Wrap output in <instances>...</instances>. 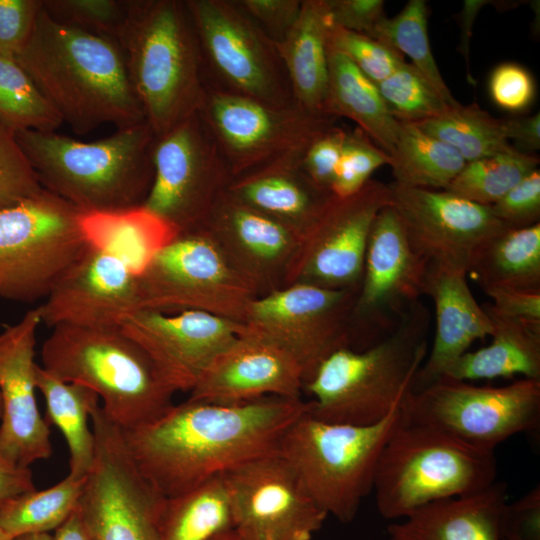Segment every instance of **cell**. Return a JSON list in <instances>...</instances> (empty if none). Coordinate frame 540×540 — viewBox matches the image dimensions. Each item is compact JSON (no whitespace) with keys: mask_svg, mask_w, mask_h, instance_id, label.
<instances>
[{"mask_svg":"<svg viewBox=\"0 0 540 540\" xmlns=\"http://www.w3.org/2000/svg\"><path fill=\"white\" fill-rule=\"evenodd\" d=\"M307 410L303 399L275 396L238 403L187 399L122 435L141 475L171 498L278 452L286 430Z\"/></svg>","mask_w":540,"mask_h":540,"instance_id":"1","label":"cell"},{"mask_svg":"<svg viewBox=\"0 0 540 540\" xmlns=\"http://www.w3.org/2000/svg\"><path fill=\"white\" fill-rule=\"evenodd\" d=\"M15 57L77 134L103 124L123 129L146 121L111 39L62 24L41 8L30 39Z\"/></svg>","mask_w":540,"mask_h":540,"instance_id":"2","label":"cell"},{"mask_svg":"<svg viewBox=\"0 0 540 540\" xmlns=\"http://www.w3.org/2000/svg\"><path fill=\"white\" fill-rule=\"evenodd\" d=\"M114 42L156 138L200 111L207 85L185 1H126Z\"/></svg>","mask_w":540,"mask_h":540,"instance_id":"3","label":"cell"},{"mask_svg":"<svg viewBox=\"0 0 540 540\" xmlns=\"http://www.w3.org/2000/svg\"><path fill=\"white\" fill-rule=\"evenodd\" d=\"M430 314L418 301L395 329L362 350L333 352L303 384L308 413L325 422L358 426L382 421L413 389L428 354Z\"/></svg>","mask_w":540,"mask_h":540,"instance_id":"4","label":"cell"},{"mask_svg":"<svg viewBox=\"0 0 540 540\" xmlns=\"http://www.w3.org/2000/svg\"><path fill=\"white\" fill-rule=\"evenodd\" d=\"M15 135L42 187L81 211L142 205L149 193L156 136L146 121L92 142L56 132Z\"/></svg>","mask_w":540,"mask_h":540,"instance_id":"5","label":"cell"},{"mask_svg":"<svg viewBox=\"0 0 540 540\" xmlns=\"http://www.w3.org/2000/svg\"><path fill=\"white\" fill-rule=\"evenodd\" d=\"M41 360L57 379L95 392L121 429L149 423L173 405L176 391L120 327L57 325L42 344Z\"/></svg>","mask_w":540,"mask_h":540,"instance_id":"6","label":"cell"},{"mask_svg":"<svg viewBox=\"0 0 540 540\" xmlns=\"http://www.w3.org/2000/svg\"><path fill=\"white\" fill-rule=\"evenodd\" d=\"M496 477L494 451L402 417L381 452L372 492L380 515L398 521L431 503L479 492Z\"/></svg>","mask_w":540,"mask_h":540,"instance_id":"7","label":"cell"},{"mask_svg":"<svg viewBox=\"0 0 540 540\" xmlns=\"http://www.w3.org/2000/svg\"><path fill=\"white\" fill-rule=\"evenodd\" d=\"M401 405L367 426L325 422L307 410L284 433L278 453L328 516L341 523L356 517L373 491L381 452L402 420Z\"/></svg>","mask_w":540,"mask_h":540,"instance_id":"8","label":"cell"},{"mask_svg":"<svg viewBox=\"0 0 540 540\" xmlns=\"http://www.w3.org/2000/svg\"><path fill=\"white\" fill-rule=\"evenodd\" d=\"M81 210L43 190L0 210V296L33 302L48 295L86 250Z\"/></svg>","mask_w":540,"mask_h":540,"instance_id":"9","label":"cell"},{"mask_svg":"<svg viewBox=\"0 0 540 540\" xmlns=\"http://www.w3.org/2000/svg\"><path fill=\"white\" fill-rule=\"evenodd\" d=\"M406 421L435 427L473 447L494 451L510 437L539 429L540 379L477 386L440 377L411 390L401 405Z\"/></svg>","mask_w":540,"mask_h":540,"instance_id":"10","label":"cell"},{"mask_svg":"<svg viewBox=\"0 0 540 540\" xmlns=\"http://www.w3.org/2000/svg\"><path fill=\"white\" fill-rule=\"evenodd\" d=\"M206 85L275 106L296 104L277 44L237 1L185 0Z\"/></svg>","mask_w":540,"mask_h":540,"instance_id":"11","label":"cell"},{"mask_svg":"<svg viewBox=\"0 0 540 540\" xmlns=\"http://www.w3.org/2000/svg\"><path fill=\"white\" fill-rule=\"evenodd\" d=\"M141 309L193 310L245 324L257 297L204 228L179 233L138 275Z\"/></svg>","mask_w":540,"mask_h":540,"instance_id":"12","label":"cell"},{"mask_svg":"<svg viewBox=\"0 0 540 540\" xmlns=\"http://www.w3.org/2000/svg\"><path fill=\"white\" fill-rule=\"evenodd\" d=\"M216 140L231 179L272 163L302 159L336 118L297 104L275 106L207 87L198 112Z\"/></svg>","mask_w":540,"mask_h":540,"instance_id":"13","label":"cell"},{"mask_svg":"<svg viewBox=\"0 0 540 540\" xmlns=\"http://www.w3.org/2000/svg\"><path fill=\"white\" fill-rule=\"evenodd\" d=\"M153 169L143 205L179 233L203 227L231 180L226 160L199 113L156 138Z\"/></svg>","mask_w":540,"mask_h":540,"instance_id":"14","label":"cell"},{"mask_svg":"<svg viewBox=\"0 0 540 540\" xmlns=\"http://www.w3.org/2000/svg\"><path fill=\"white\" fill-rule=\"evenodd\" d=\"M357 294V290L290 284L256 297L245 325L291 355L305 383L333 352L352 348Z\"/></svg>","mask_w":540,"mask_h":540,"instance_id":"15","label":"cell"},{"mask_svg":"<svg viewBox=\"0 0 540 540\" xmlns=\"http://www.w3.org/2000/svg\"><path fill=\"white\" fill-rule=\"evenodd\" d=\"M429 264L415 252L391 205L371 227L353 309L352 349H365L391 333L425 293Z\"/></svg>","mask_w":540,"mask_h":540,"instance_id":"16","label":"cell"},{"mask_svg":"<svg viewBox=\"0 0 540 540\" xmlns=\"http://www.w3.org/2000/svg\"><path fill=\"white\" fill-rule=\"evenodd\" d=\"M390 200V186L373 179L349 196L332 194L302 237L284 286L359 291L372 224Z\"/></svg>","mask_w":540,"mask_h":540,"instance_id":"17","label":"cell"},{"mask_svg":"<svg viewBox=\"0 0 540 540\" xmlns=\"http://www.w3.org/2000/svg\"><path fill=\"white\" fill-rule=\"evenodd\" d=\"M235 529L248 540H312L328 515L278 453L222 474Z\"/></svg>","mask_w":540,"mask_h":540,"instance_id":"18","label":"cell"},{"mask_svg":"<svg viewBox=\"0 0 540 540\" xmlns=\"http://www.w3.org/2000/svg\"><path fill=\"white\" fill-rule=\"evenodd\" d=\"M390 205L408 241L429 265L467 273L476 250L505 229L490 206L446 190L409 187L393 182Z\"/></svg>","mask_w":540,"mask_h":540,"instance_id":"19","label":"cell"},{"mask_svg":"<svg viewBox=\"0 0 540 540\" xmlns=\"http://www.w3.org/2000/svg\"><path fill=\"white\" fill-rule=\"evenodd\" d=\"M245 327L201 311L167 315L149 309L136 311L120 326L149 355L176 392H190L212 360Z\"/></svg>","mask_w":540,"mask_h":540,"instance_id":"20","label":"cell"},{"mask_svg":"<svg viewBox=\"0 0 540 540\" xmlns=\"http://www.w3.org/2000/svg\"><path fill=\"white\" fill-rule=\"evenodd\" d=\"M49 327L119 328L141 310L138 276L116 257L88 247L38 306Z\"/></svg>","mask_w":540,"mask_h":540,"instance_id":"21","label":"cell"},{"mask_svg":"<svg viewBox=\"0 0 540 540\" xmlns=\"http://www.w3.org/2000/svg\"><path fill=\"white\" fill-rule=\"evenodd\" d=\"M41 323L36 307L0 333V455L21 467L52 455L50 428L35 395L34 357Z\"/></svg>","mask_w":540,"mask_h":540,"instance_id":"22","label":"cell"},{"mask_svg":"<svg viewBox=\"0 0 540 540\" xmlns=\"http://www.w3.org/2000/svg\"><path fill=\"white\" fill-rule=\"evenodd\" d=\"M202 228L257 297L284 287L301 241L290 228L227 191Z\"/></svg>","mask_w":540,"mask_h":540,"instance_id":"23","label":"cell"},{"mask_svg":"<svg viewBox=\"0 0 540 540\" xmlns=\"http://www.w3.org/2000/svg\"><path fill=\"white\" fill-rule=\"evenodd\" d=\"M165 498L122 453L98 458L77 509L94 540H161Z\"/></svg>","mask_w":540,"mask_h":540,"instance_id":"24","label":"cell"},{"mask_svg":"<svg viewBox=\"0 0 540 540\" xmlns=\"http://www.w3.org/2000/svg\"><path fill=\"white\" fill-rule=\"evenodd\" d=\"M303 383L294 358L246 326L204 370L188 399L215 403L268 396L302 399Z\"/></svg>","mask_w":540,"mask_h":540,"instance_id":"25","label":"cell"},{"mask_svg":"<svg viewBox=\"0 0 540 540\" xmlns=\"http://www.w3.org/2000/svg\"><path fill=\"white\" fill-rule=\"evenodd\" d=\"M466 276L461 270L429 265L424 295L435 306V336L412 390L442 377L474 341L491 335L492 322L472 294Z\"/></svg>","mask_w":540,"mask_h":540,"instance_id":"26","label":"cell"},{"mask_svg":"<svg viewBox=\"0 0 540 540\" xmlns=\"http://www.w3.org/2000/svg\"><path fill=\"white\" fill-rule=\"evenodd\" d=\"M300 159L278 161L230 180L226 191L274 218L301 239L332 196L305 174Z\"/></svg>","mask_w":540,"mask_h":540,"instance_id":"27","label":"cell"},{"mask_svg":"<svg viewBox=\"0 0 540 540\" xmlns=\"http://www.w3.org/2000/svg\"><path fill=\"white\" fill-rule=\"evenodd\" d=\"M507 487L495 482L466 496L426 505L388 525L389 540H501Z\"/></svg>","mask_w":540,"mask_h":540,"instance_id":"28","label":"cell"},{"mask_svg":"<svg viewBox=\"0 0 540 540\" xmlns=\"http://www.w3.org/2000/svg\"><path fill=\"white\" fill-rule=\"evenodd\" d=\"M79 227L90 247L116 257L137 276L179 234L172 225L143 204L121 209L81 211Z\"/></svg>","mask_w":540,"mask_h":540,"instance_id":"29","label":"cell"},{"mask_svg":"<svg viewBox=\"0 0 540 540\" xmlns=\"http://www.w3.org/2000/svg\"><path fill=\"white\" fill-rule=\"evenodd\" d=\"M329 25L326 0H303L295 23L277 44L295 103L316 114H326Z\"/></svg>","mask_w":540,"mask_h":540,"instance_id":"30","label":"cell"},{"mask_svg":"<svg viewBox=\"0 0 540 540\" xmlns=\"http://www.w3.org/2000/svg\"><path fill=\"white\" fill-rule=\"evenodd\" d=\"M482 307L492 322L491 342L464 353L442 377L470 381L520 374L540 379V327L502 314L491 302Z\"/></svg>","mask_w":540,"mask_h":540,"instance_id":"31","label":"cell"},{"mask_svg":"<svg viewBox=\"0 0 540 540\" xmlns=\"http://www.w3.org/2000/svg\"><path fill=\"white\" fill-rule=\"evenodd\" d=\"M325 113L351 119L379 148L392 153L400 122L389 112L376 84L345 55L329 48Z\"/></svg>","mask_w":540,"mask_h":540,"instance_id":"32","label":"cell"},{"mask_svg":"<svg viewBox=\"0 0 540 540\" xmlns=\"http://www.w3.org/2000/svg\"><path fill=\"white\" fill-rule=\"evenodd\" d=\"M467 274L483 291H540V222L490 237L474 253Z\"/></svg>","mask_w":540,"mask_h":540,"instance_id":"33","label":"cell"},{"mask_svg":"<svg viewBox=\"0 0 540 540\" xmlns=\"http://www.w3.org/2000/svg\"><path fill=\"white\" fill-rule=\"evenodd\" d=\"M36 387L46 402V422L63 434L69 450V475L85 478L95 460V436L88 418L98 395L79 384L63 382L36 366Z\"/></svg>","mask_w":540,"mask_h":540,"instance_id":"34","label":"cell"},{"mask_svg":"<svg viewBox=\"0 0 540 540\" xmlns=\"http://www.w3.org/2000/svg\"><path fill=\"white\" fill-rule=\"evenodd\" d=\"M235 528L222 475L180 495L165 498L161 540H212Z\"/></svg>","mask_w":540,"mask_h":540,"instance_id":"35","label":"cell"},{"mask_svg":"<svg viewBox=\"0 0 540 540\" xmlns=\"http://www.w3.org/2000/svg\"><path fill=\"white\" fill-rule=\"evenodd\" d=\"M389 156L394 182L432 190H445L466 164L452 147L404 122Z\"/></svg>","mask_w":540,"mask_h":540,"instance_id":"36","label":"cell"},{"mask_svg":"<svg viewBox=\"0 0 540 540\" xmlns=\"http://www.w3.org/2000/svg\"><path fill=\"white\" fill-rule=\"evenodd\" d=\"M423 132L456 150L466 162L512 150L503 122L476 103L450 106L442 114L415 123Z\"/></svg>","mask_w":540,"mask_h":540,"instance_id":"37","label":"cell"},{"mask_svg":"<svg viewBox=\"0 0 540 540\" xmlns=\"http://www.w3.org/2000/svg\"><path fill=\"white\" fill-rule=\"evenodd\" d=\"M85 481L68 474L45 490L10 500L0 509V530L13 538L54 531L76 509Z\"/></svg>","mask_w":540,"mask_h":540,"instance_id":"38","label":"cell"},{"mask_svg":"<svg viewBox=\"0 0 540 540\" xmlns=\"http://www.w3.org/2000/svg\"><path fill=\"white\" fill-rule=\"evenodd\" d=\"M62 123L16 57L0 52V124L17 133L55 132Z\"/></svg>","mask_w":540,"mask_h":540,"instance_id":"39","label":"cell"},{"mask_svg":"<svg viewBox=\"0 0 540 540\" xmlns=\"http://www.w3.org/2000/svg\"><path fill=\"white\" fill-rule=\"evenodd\" d=\"M427 3L410 0L394 17L382 18L369 37L407 55L411 64L435 87L449 106L459 102L446 85L433 56L427 29Z\"/></svg>","mask_w":540,"mask_h":540,"instance_id":"40","label":"cell"},{"mask_svg":"<svg viewBox=\"0 0 540 540\" xmlns=\"http://www.w3.org/2000/svg\"><path fill=\"white\" fill-rule=\"evenodd\" d=\"M539 158L513 148L466 162L446 191L472 202L491 206L538 168Z\"/></svg>","mask_w":540,"mask_h":540,"instance_id":"41","label":"cell"},{"mask_svg":"<svg viewBox=\"0 0 540 540\" xmlns=\"http://www.w3.org/2000/svg\"><path fill=\"white\" fill-rule=\"evenodd\" d=\"M376 86L389 112L399 122H422L450 107L429 80L406 61Z\"/></svg>","mask_w":540,"mask_h":540,"instance_id":"42","label":"cell"},{"mask_svg":"<svg viewBox=\"0 0 540 540\" xmlns=\"http://www.w3.org/2000/svg\"><path fill=\"white\" fill-rule=\"evenodd\" d=\"M390 156L359 128L347 130L341 156L331 185V193L346 197L360 190L372 173L389 165Z\"/></svg>","mask_w":540,"mask_h":540,"instance_id":"43","label":"cell"},{"mask_svg":"<svg viewBox=\"0 0 540 540\" xmlns=\"http://www.w3.org/2000/svg\"><path fill=\"white\" fill-rule=\"evenodd\" d=\"M42 8L62 24L114 41L125 16L126 1L44 0Z\"/></svg>","mask_w":540,"mask_h":540,"instance_id":"44","label":"cell"},{"mask_svg":"<svg viewBox=\"0 0 540 540\" xmlns=\"http://www.w3.org/2000/svg\"><path fill=\"white\" fill-rule=\"evenodd\" d=\"M329 49L342 53L373 83L391 75L404 61V56L393 48L360 33L329 25Z\"/></svg>","mask_w":540,"mask_h":540,"instance_id":"45","label":"cell"},{"mask_svg":"<svg viewBox=\"0 0 540 540\" xmlns=\"http://www.w3.org/2000/svg\"><path fill=\"white\" fill-rule=\"evenodd\" d=\"M42 190L15 133L0 124V210L17 205Z\"/></svg>","mask_w":540,"mask_h":540,"instance_id":"46","label":"cell"},{"mask_svg":"<svg viewBox=\"0 0 540 540\" xmlns=\"http://www.w3.org/2000/svg\"><path fill=\"white\" fill-rule=\"evenodd\" d=\"M490 208L493 215L507 229L525 228L539 223V169L532 171Z\"/></svg>","mask_w":540,"mask_h":540,"instance_id":"47","label":"cell"},{"mask_svg":"<svg viewBox=\"0 0 540 540\" xmlns=\"http://www.w3.org/2000/svg\"><path fill=\"white\" fill-rule=\"evenodd\" d=\"M489 93L493 102L510 112H520L532 103L535 83L532 75L516 63H502L489 78Z\"/></svg>","mask_w":540,"mask_h":540,"instance_id":"48","label":"cell"},{"mask_svg":"<svg viewBox=\"0 0 540 540\" xmlns=\"http://www.w3.org/2000/svg\"><path fill=\"white\" fill-rule=\"evenodd\" d=\"M347 130L333 125L309 145L300 161L310 180L330 192Z\"/></svg>","mask_w":540,"mask_h":540,"instance_id":"49","label":"cell"},{"mask_svg":"<svg viewBox=\"0 0 540 540\" xmlns=\"http://www.w3.org/2000/svg\"><path fill=\"white\" fill-rule=\"evenodd\" d=\"M42 0H0V52L16 56L34 30Z\"/></svg>","mask_w":540,"mask_h":540,"instance_id":"50","label":"cell"},{"mask_svg":"<svg viewBox=\"0 0 540 540\" xmlns=\"http://www.w3.org/2000/svg\"><path fill=\"white\" fill-rule=\"evenodd\" d=\"M237 3L276 44L290 31L302 5L300 0H239Z\"/></svg>","mask_w":540,"mask_h":540,"instance_id":"51","label":"cell"},{"mask_svg":"<svg viewBox=\"0 0 540 540\" xmlns=\"http://www.w3.org/2000/svg\"><path fill=\"white\" fill-rule=\"evenodd\" d=\"M332 26L369 36L385 17L383 0H326Z\"/></svg>","mask_w":540,"mask_h":540,"instance_id":"52","label":"cell"},{"mask_svg":"<svg viewBox=\"0 0 540 540\" xmlns=\"http://www.w3.org/2000/svg\"><path fill=\"white\" fill-rule=\"evenodd\" d=\"M484 293L490 297L492 305L502 314L540 327V291L488 289Z\"/></svg>","mask_w":540,"mask_h":540,"instance_id":"53","label":"cell"},{"mask_svg":"<svg viewBox=\"0 0 540 540\" xmlns=\"http://www.w3.org/2000/svg\"><path fill=\"white\" fill-rule=\"evenodd\" d=\"M35 489L29 467L15 465L0 455V509L10 500Z\"/></svg>","mask_w":540,"mask_h":540,"instance_id":"54","label":"cell"},{"mask_svg":"<svg viewBox=\"0 0 540 540\" xmlns=\"http://www.w3.org/2000/svg\"><path fill=\"white\" fill-rule=\"evenodd\" d=\"M506 138L514 140L522 148L535 151L540 148V114L502 120Z\"/></svg>","mask_w":540,"mask_h":540,"instance_id":"55","label":"cell"},{"mask_svg":"<svg viewBox=\"0 0 540 540\" xmlns=\"http://www.w3.org/2000/svg\"><path fill=\"white\" fill-rule=\"evenodd\" d=\"M489 3L490 1L487 0H465L460 12L461 42L459 49L466 61L467 78L473 85L475 84V81L469 72V46L472 36V27L479 11Z\"/></svg>","mask_w":540,"mask_h":540,"instance_id":"56","label":"cell"},{"mask_svg":"<svg viewBox=\"0 0 540 540\" xmlns=\"http://www.w3.org/2000/svg\"><path fill=\"white\" fill-rule=\"evenodd\" d=\"M52 540H94L76 509L53 531Z\"/></svg>","mask_w":540,"mask_h":540,"instance_id":"57","label":"cell"},{"mask_svg":"<svg viewBox=\"0 0 540 540\" xmlns=\"http://www.w3.org/2000/svg\"><path fill=\"white\" fill-rule=\"evenodd\" d=\"M212 540H248V539L234 528L232 530H229L227 532H224L218 535Z\"/></svg>","mask_w":540,"mask_h":540,"instance_id":"58","label":"cell"},{"mask_svg":"<svg viewBox=\"0 0 540 540\" xmlns=\"http://www.w3.org/2000/svg\"><path fill=\"white\" fill-rule=\"evenodd\" d=\"M14 540H52L50 533L25 534L14 538Z\"/></svg>","mask_w":540,"mask_h":540,"instance_id":"59","label":"cell"},{"mask_svg":"<svg viewBox=\"0 0 540 540\" xmlns=\"http://www.w3.org/2000/svg\"><path fill=\"white\" fill-rule=\"evenodd\" d=\"M0 540H14V538L0 530Z\"/></svg>","mask_w":540,"mask_h":540,"instance_id":"60","label":"cell"},{"mask_svg":"<svg viewBox=\"0 0 540 540\" xmlns=\"http://www.w3.org/2000/svg\"><path fill=\"white\" fill-rule=\"evenodd\" d=\"M1 415H2V399L0 395V418H1Z\"/></svg>","mask_w":540,"mask_h":540,"instance_id":"61","label":"cell"}]
</instances>
